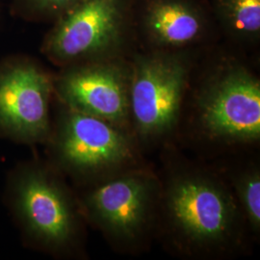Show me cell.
<instances>
[{"mask_svg": "<svg viewBox=\"0 0 260 260\" xmlns=\"http://www.w3.org/2000/svg\"><path fill=\"white\" fill-rule=\"evenodd\" d=\"M131 0H80L56 19L43 52L56 65L124 57Z\"/></svg>", "mask_w": 260, "mask_h": 260, "instance_id": "obj_7", "label": "cell"}, {"mask_svg": "<svg viewBox=\"0 0 260 260\" xmlns=\"http://www.w3.org/2000/svg\"><path fill=\"white\" fill-rule=\"evenodd\" d=\"M131 64L114 57L64 67L53 79L64 106L98 117L130 131Z\"/></svg>", "mask_w": 260, "mask_h": 260, "instance_id": "obj_8", "label": "cell"}, {"mask_svg": "<svg viewBox=\"0 0 260 260\" xmlns=\"http://www.w3.org/2000/svg\"><path fill=\"white\" fill-rule=\"evenodd\" d=\"M13 203L25 233L40 248L63 255L78 250L83 215L53 170L33 166L21 172L13 188Z\"/></svg>", "mask_w": 260, "mask_h": 260, "instance_id": "obj_6", "label": "cell"}, {"mask_svg": "<svg viewBox=\"0 0 260 260\" xmlns=\"http://www.w3.org/2000/svg\"><path fill=\"white\" fill-rule=\"evenodd\" d=\"M159 193L157 172L143 165L87 185L77 201L114 250L139 254L156 240Z\"/></svg>", "mask_w": 260, "mask_h": 260, "instance_id": "obj_3", "label": "cell"}, {"mask_svg": "<svg viewBox=\"0 0 260 260\" xmlns=\"http://www.w3.org/2000/svg\"><path fill=\"white\" fill-rule=\"evenodd\" d=\"M47 140L57 169L86 185L146 165L130 131L64 105Z\"/></svg>", "mask_w": 260, "mask_h": 260, "instance_id": "obj_5", "label": "cell"}, {"mask_svg": "<svg viewBox=\"0 0 260 260\" xmlns=\"http://www.w3.org/2000/svg\"><path fill=\"white\" fill-rule=\"evenodd\" d=\"M29 16L57 19L61 14L80 0H18Z\"/></svg>", "mask_w": 260, "mask_h": 260, "instance_id": "obj_13", "label": "cell"}, {"mask_svg": "<svg viewBox=\"0 0 260 260\" xmlns=\"http://www.w3.org/2000/svg\"><path fill=\"white\" fill-rule=\"evenodd\" d=\"M53 79L27 60L0 67V131L28 143L47 141L51 133Z\"/></svg>", "mask_w": 260, "mask_h": 260, "instance_id": "obj_9", "label": "cell"}, {"mask_svg": "<svg viewBox=\"0 0 260 260\" xmlns=\"http://www.w3.org/2000/svg\"><path fill=\"white\" fill-rule=\"evenodd\" d=\"M200 149L232 155L249 152L260 142V80L234 57L208 66L191 80L177 135Z\"/></svg>", "mask_w": 260, "mask_h": 260, "instance_id": "obj_2", "label": "cell"}, {"mask_svg": "<svg viewBox=\"0 0 260 260\" xmlns=\"http://www.w3.org/2000/svg\"><path fill=\"white\" fill-rule=\"evenodd\" d=\"M216 16L225 33L241 45L254 44L260 35V0H215Z\"/></svg>", "mask_w": 260, "mask_h": 260, "instance_id": "obj_12", "label": "cell"}, {"mask_svg": "<svg viewBox=\"0 0 260 260\" xmlns=\"http://www.w3.org/2000/svg\"><path fill=\"white\" fill-rule=\"evenodd\" d=\"M130 64L131 134L142 150L174 143L195 71L190 50L149 49Z\"/></svg>", "mask_w": 260, "mask_h": 260, "instance_id": "obj_4", "label": "cell"}, {"mask_svg": "<svg viewBox=\"0 0 260 260\" xmlns=\"http://www.w3.org/2000/svg\"><path fill=\"white\" fill-rule=\"evenodd\" d=\"M161 149L155 239L185 259H229L248 253L253 238L222 174L187 157L175 143Z\"/></svg>", "mask_w": 260, "mask_h": 260, "instance_id": "obj_1", "label": "cell"}, {"mask_svg": "<svg viewBox=\"0 0 260 260\" xmlns=\"http://www.w3.org/2000/svg\"><path fill=\"white\" fill-rule=\"evenodd\" d=\"M142 30L149 49L184 51L204 41L209 21L195 0H148L142 13Z\"/></svg>", "mask_w": 260, "mask_h": 260, "instance_id": "obj_10", "label": "cell"}, {"mask_svg": "<svg viewBox=\"0 0 260 260\" xmlns=\"http://www.w3.org/2000/svg\"><path fill=\"white\" fill-rule=\"evenodd\" d=\"M231 187L254 241L260 235V167L255 159L245 158L216 167Z\"/></svg>", "mask_w": 260, "mask_h": 260, "instance_id": "obj_11", "label": "cell"}]
</instances>
